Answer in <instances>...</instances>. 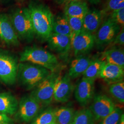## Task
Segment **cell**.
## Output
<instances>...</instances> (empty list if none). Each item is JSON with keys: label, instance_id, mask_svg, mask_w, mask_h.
<instances>
[{"label": "cell", "instance_id": "4dcf8cb0", "mask_svg": "<svg viewBox=\"0 0 124 124\" xmlns=\"http://www.w3.org/2000/svg\"><path fill=\"white\" fill-rule=\"evenodd\" d=\"M124 44V29L121 28L118 34L116 36L114 40L109 45L107 46V48L114 46H119Z\"/></svg>", "mask_w": 124, "mask_h": 124}, {"label": "cell", "instance_id": "6da1fadb", "mask_svg": "<svg viewBox=\"0 0 124 124\" xmlns=\"http://www.w3.org/2000/svg\"><path fill=\"white\" fill-rule=\"evenodd\" d=\"M28 8L35 36L41 40L46 41L53 33V13L47 6L40 3L32 2Z\"/></svg>", "mask_w": 124, "mask_h": 124}, {"label": "cell", "instance_id": "5bb4252c", "mask_svg": "<svg viewBox=\"0 0 124 124\" xmlns=\"http://www.w3.org/2000/svg\"><path fill=\"white\" fill-rule=\"evenodd\" d=\"M51 50L62 57L66 56L71 48L70 37L52 33L46 40Z\"/></svg>", "mask_w": 124, "mask_h": 124}, {"label": "cell", "instance_id": "484cf974", "mask_svg": "<svg viewBox=\"0 0 124 124\" xmlns=\"http://www.w3.org/2000/svg\"><path fill=\"white\" fill-rule=\"evenodd\" d=\"M109 92L112 96L118 102H124V82L123 81L111 84L109 87Z\"/></svg>", "mask_w": 124, "mask_h": 124}, {"label": "cell", "instance_id": "8fae6325", "mask_svg": "<svg viewBox=\"0 0 124 124\" xmlns=\"http://www.w3.org/2000/svg\"><path fill=\"white\" fill-rule=\"evenodd\" d=\"M71 80L68 73L58 75L53 89V99L56 101L63 103L70 100L74 89Z\"/></svg>", "mask_w": 124, "mask_h": 124}, {"label": "cell", "instance_id": "8d00e7d4", "mask_svg": "<svg viewBox=\"0 0 124 124\" xmlns=\"http://www.w3.org/2000/svg\"><path fill=\"white\" fill-rule=\"evenodd\" d=\"M56 124V122H55V123H53V124Z\"/></svg>", "mask_w": 124, "mask_h": 124}, {"label": "cell", "instance_id": "d4e9b609", "mask_svg": "<svg viewBox=\"0 0 124 124\" xmlns=\"http://www.w3.org/2000/svg\"><path fill=\"white\" fill-rule=\"evenodd\" d=\"M54 109L51 107L46 108L36 116L31 124H52L56 122Z\"/></svg>", "mask_w": 124, "mask_h": 124}, {"label": "cell", "instance_id": "9c48e42d", "mask_svg": "<svg viewBox=\"0 0 124 124\" xmlns=\"http://www.w3.org/2000/svg\"><path fill=\"white\" fill-rule=\"evenodd\" d=\"M116 108L111 98L105 94H97L93 97L90 107L95 121H100L109 115Z\"/></svg>", "mask_w": 124, "mask_h": 124}, {"label": "cell", "instance_id": "836d02e7", "mask_svg": "<svg viewBox=\"0 0 124 124\" xmlns=\"http://www.w3.org/2000/svg\"><path fill=\"white\" fill-rule=\"evenodd\" d=\"M89 3L93 5H98L99 4L101 0H86Z\"/></svg>", "mask_w": 124, "mask_h": 124}, {"label": "cell", "instance_id": "277c9868", "mask_svg": "<svg viewBox=\"0 0 124 124\" xmlns=\"http://www.w3.org/2000/svg\"><path fill=\"white\" fill-rule=\"evenodd\" d=\"M10 19L18 38L27 42L34 40L35 34L28 8L15 9Z\"/></svg>", "mask_w": 124, "mask_h": 124}, {"label": "cell", "instance_id": "ac0fdd59", "mask_svg": "<svg viewBox=\"0 0 124 124\" xmlns=\"http://www.w3.org/2000/svg\"><path fill=\"white\" fill-rule=\"evenodd\" d=\"M100 59L106 63L116 65L124 69V49L118 46L107 48L102 53Z\"/></svg>", "mask_w": 124, "mask_h": 124}, {"label": "cell", "instance_id": "f35d334b", "mask_svg": "<svg viewBox=\"0 0 124 124\" xmlns=\"http://www.w3.org/2000/svg\"><path fill=\"white\" fill-rule=\"evenodd\" d=\"M0 124H1V123H0Z\"/></svg>", "mask_w": 124, "mask_h": 124}, {"label": "cell", "instance_id": "f546056e", "mask_svg": "<svg viewBox=\"0 0 124 124\" xmlns=\"http://www.w3.org/2000/svg\"><path fill=\"white\" fill-rule=\"evenodd\" d=\"M109 14V18L119 25L121 28H124V8L115 10Z\"/></svg>", "mask_w": 124, "mask_h": 124}, {"label": "cell", "instance_id": "83f0119b", "mask_svg": "<svg viewBox=\"0 0 124 124\" xmlns=\"http://www.w3.org/2000/svg\"><path fill=\"white\" fill-rule=\"evenodd\" d=\"M123 111L119 108L115 109L109 115L99 121L98 124H119Z\"/></svg>", "mask_w": 124, "mask_h": 124}, {"label": "cell", "instance_id": "603a6c76", "mask_svg": "<svg viewBox=\"0 0 124 124\" xmlns=\"http://www.w3.org/2000/svg\"><path fill=\"white\" fill-rule=\"evenodd\" d=\"M105 63V62L102 61L100 58L92 59L82 75L83 77L95 81L99 77L102 67Z\"/></svg>", "mask_w": 124, "mask_h": 124}, {"label": "cell", "instance_id": "5b68a950", "mask_svg": "<svg viewBox=\"0 0 124 124\" xmlns=\"http://www.w3.org/2000/svg\"><path fill=\"white\" fill-rule=\"evenodd\" d=\"M17 58L8 51L0 50V80L7 85H12L17 80Z\"/></svg>", "mask_w": 124, "mask_h": 124}, {"label": "cell", "instance_id": "3957f363", "mask_svg": "<svg viewBox=\"0 0 124 124\" xmlns=\"http://www.w3.org/2000/svg\"><path fill=\"white\" fill-rule=\"evenodd\" d=\"M48 70L35 64L20 62L17 80L26 90H32L51 74Z\"/></svg>", "mask_w": 124, "mask_h": 124}, {"label": "cell", "instance_id": "4fadbf2b", "mask_svg": "<svg viewBox=\"0 0 124 124\" xmlns=\"http://www.w3.org/2000/svg\"><path fill=\"white\" fill-rule=\"evenodd\" d=\"M0 39L9 46H16L20 44L10 18L4 13H0Z\"/></svg>", "mask_w": 124, "mask_h": 124}, {"label": "cell", "instance_id": "1f68e13d", "mask_svg": "<svg viewBox=\"0 0 124 124\" xmlns=\"http://www.w3.org/2000/svg\"><path fill=\"white\" fill-rule=\"evenodd\" d=\"M0 123L2 124H14V121L7 115L0 112Z\"/></svg>", "mask_w": 124, "mask_h": 124}, {"label": "cell", "instance_id": "e0dca14e", "mask_svg": "<svg viewBox=\"0 0 124 124\" xmlns=\"http://www.w3.org/2000/svg\"><path fill=\"white\" fill-rule=\"evenodd\" d=\"M92 59L90 56L80 55L76 57L71 61L68 72L71 79H75L83 75Z\"/></svg>", "mask_w": 124, "mask_h": 124}, {"label": "cell", "instance_id": "d6986e66", "mask_svg": "<svg viewBox=\"0 0 124 124\" xmlns=\"http://www.w3.org/2000/svg\"><path fill=\"white\" fill-rule=\"evenodd\" d=\"M18 102L9 93H0V112L6 115H15L18 109Z\"/></svg>", "mask_w": 124, "mask_h": 124}, {"label": "cell", "instance_id": "d590c367", "mask_svg": "<svg viewBox=\"0 0 124 124\" xmlns=\"http://www.w3.org/2000/svg\"><path fill=\"white\" fill-rule=\"evenodd\" d=\"M18 1H24V0H18Z\"/></svg>", "mask_w": 124, "mask_h": 124}, {"label": "cell", "instance_id": "4316f807", "mask_svg": "<svg viewBox=\"0 0 124 124\" xmlns=\"http://www.w3.org/2000/svg\"><path fill=\"white\" fill-rule=\"evenodd\" d=\"M123 8H124V0H106L101 11L104 17L115 10Z\"/></svg>", "mask_w": 124, "mask_h": 124}, {"label": "cell", "instance_id": "2e32d148", "mask_svg": "<svg viewBox=\"0 0 124 124\" xmlns=\"http://www.w3.org/2000/svg\"><path fill=\"white\" fill-rule=\"evenodd\" d=\"M103 18L101 10L89 9L83 18L82 30L94 35L101 25Z\"/></svg>", "mask_w": 124, "mask_h": 124}, {"label": "cell", "instance_id": "ffe728a7", "mask_svg": "<svg viewBox=\"0 0 124 124\" xmlns=\"http://www.w3.org/2000/svg\"><path fill=\"white\" fill-rule=\"evenodd\" d=\"M89 10L85 0L73 1L64 6V14L67 17L82 18Z\"/></svg>", "mask_w": 124, "mask_h": 124}, {"label": "cell", "instance_id": "44dd1931", "mask_svg": "<svg viewBox=\"0 0 124 124\" xmlns=\"http://www.w3.org/2000/svg\"><path fill=\"white\" fill-rule=\"evenodd\" d=\"M53 33L71 37L72 31L67 18L64 14L54 17Z\"/></svg>", "mask_w": 124, "mask_h": 124}, {"label": "cell", "instance_id": "30bf717a", "mask_svg": "<svg viewBox=\"0 0 124 124\" xmlns=\"http://www.w3.org/2000/svg\"><path fill=\"white\" fill-rule=\"evenodd\" d=\"M70 38L71 48L75 57L89 53L95 44L94 35L83 30L78 34L72 35Z\"/></svg>", "mask_w": 124, "mask_h": 124}, {"label": "cell", "instance_id": "e575fe53", "mask_svg": "<svg viewBox=\"0 0 124 124\" xmlns=\"http://www.w3.org/2000/svg\"><path fill=\"white\" fill-rule=\"evenodd\" d=\"M119 124H124V115L123 114L120 118Z\"/></svg>", "mask_w": 124, "mask_h": 124}, {"label": "cell", "instance_id": "7a4b0ae2", "mask_svg": "<svg viewBox=\"0 0 124 124\" xmlns=\"http://www.w3.org/2000/svg\"><path fill=\"white\" fill-rule=\"evenodd\" d=\"M20 62H30L56 72L59 66L58 58L46 50L36 46L25 47L20 54Z\"/></svg>", "mask_w": 124, "mask_h": 124}, {"label": "cell", "instance_id": "d6a6232c", "mask_svg": "<svg viewBox=\"0 0 124 124\" xmlns=\"http://www.w3.org/2000/svg\"><path fill=\"white\" fill-rule=\"evenodd\" d=\"M55 1L59 5H66L70 3L73 1H76L79 0H55Z\"/></svg>", "mask_w": 124, "mask_h": 124}, {"label": "cell", "instance_id": "cb8c5ba5", "mask_svg": "<svg viewBox=\"0 0 124 124\" xmlns=\"http://www.w3.org/2000/svg\"><path fill=\"white\" fill-rule=\"evenodd\" d=\"M95 122L90 109L83 108L75 112L72 124H95Z\"/></svg>", "mask_w": 124, "mask_h": 124}, {"label": "cell", "instance_id": "f1b7e54d", "mask_svg": "<svg viewBox=\"0 0 124 124\" xmlns=\"http://www.w3.org/2000/svg\"><path fill=\"white\" fill-rule=\"evenodd\" d=\"M67 18L72 31V35L78 34L82 31L83 18L73 17Z\"/></svg>", "mask_w": 124, "mask_h": 124}, {"label": "cell", "instance_id": "74e56055", "mask_svg": "<svg viewBox=\"0 0 124 124\" xmlns=\"http://www.w3.org/2000/svg\"><path fill=\"white\" fill-rule=\"evenodd\" d=\"M56 124H58V123H56Z\"/></svg>", "mask_w": 124, "mask_h": 124}, {"label": "cell", "instance_id": "52a82bcc", "mask_svg": "<svg viewBox=\"0 0 124 124\" xmlns=\"http://www.w3.org/2000/svg\"><path fill=\"white\" fill-rule=\"evenodd\" d=\"M58 75L56 72H51L32 90L30 94L36 98L40 105L48 106L52 103L53 99L54 85Z\"/></svg>", "mask_w": 124, "mask_h": 124}, {"label": "cell", "instance_id": "ba28073f", "mask_svg": "<svg viewBox=\"0 0 124 124\" xmlns=\"http://www.w3.org/2000/svg\"><path fill=\"white\" fill-rule=\"evenodd\" d=\"M121 27L108 18L101 24L95 36V45L98 48L110 44L119 33Z\"/></svg>", "mask_w": 124, "mask_h": 124}, {"label": "cell", "instance_id": "8992f818", "mask_svg": "<svg viewBox=\"0 0 124 124\" xmlns=\"http://www.w3.org/2000/svg\"><path fill=\"white\" fill-rule=\"evenodd\" d=\"M40 107V103L31 94L25 95L18 102L15 118L19 122L29 123L38 114Z\"/></svg>", "mask_w": 124, "mask_h": 124}, {"label": "cell", "instance_id": "9a60e30c", "mask_svg": "<svg viewBox=\"0 0 124 124\" xmlns=\"http://www.w3.org/2000/svg\"><path fill=\"white\" fill-rule=\"evenodd\" d=\"M124 69L119 66L105 62L102 67L99 77L110 84L121 81L124 79Z\"/></svg>", "mask_w": 124, "mask_h": 124}, {"label": "cell", "instance_id": "7402d4cb", "mask_svg": "<svg viewBox=\"0 0 124 124\" xmlns=\"http://www.w3.org/2000/svg\"><path fill=\"white\" fill-rule=\"evenodd\" d=\"M56 122L58 124H72L75 111L69 107H62L54 109Z\"/></svg>", "mask_w": 124, "mask_h": 124}, {"label": "cell", "instance_id": "7c38bea8", "mask_svg": "<svg viewBox=\"0 0 124 124\" xmlns=\"http://www.w3.org/2000/svg\"><path fill=\"white\" fill-rule=\"evenodd\" d=\"M94 81L83 77L76 85L74 96L77 102L81 106H86L93 99Z\"/></svg>", "mask_w": 124, "mask_h": 124}]
</instances>
